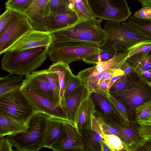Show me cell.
I'll list each match as a JSON object with an SVG mask.
<instances>
[{
  "instance_id": "cell-2",
  "label": "cell",
  "mask_w": 151,
  "mask_h": 151,
  "mask_svg": "<svg viewBox=\"0 0 151 151\" xmlns=\"http://www.w3.org/2000/svg\"><path fill=\"white\" fill-rule=\"evenodd\" d=\"M120 23L108 21L105 23L103 29L106 37L100 44L101 50L124 51L137 43L151 40V38L131 28L125 22Z\"/></svg>"
},
{
  "instance_id": "cell-16",
  "label": "cell",
  "mask_w": 151,
  "mask_h": 151,
  "mask_svg": "<svg viewBox=\"0 0 151 151\" xmlns=\"http://www.w3.org/2000/svg\"><path fill=\"white\" fill-rule=\"evenodd\" d=\"M138 124L137 121L130 122L128 127L116 123L111 124L120 134L122 140L127 145L129 151H137L146 141L139 134L137 129Z\"/></svg>"
},
{
  "instance_id": "cell-22",
  "label": "cell",
  "mask_w": 151,
  "mask_h": 151,
  "mask_svg": "<svg viewBox=\"0 0 151 151\" xmlns=\"http://www.w3.org/2000/svg\"><path fill=\"white\" fill-rule=\"evenodd\" d=\"M48 69L56 72L58 74L60 87V104L65 110L66 102L64 94L65 88L68 83L74 75L68 64L62 63H53Z\"/></svg>"
},
{
  "instance_id": "cell-24",
  "label": "cell",
  "mask_w": 151,
  "mask_h": 151,
  "mask_svg": "<svg viewBox=\"0 0 151 151\" xmlns=\"http://www.w3.org/2000/svg\"><path fill=\"white\" fill-rule=\"evenodd\" d=\"M90 96L99 105L105 115L110 118L113 117L119 125L125 126L119 114L108 98L95 92H92Z\"/></svg>"
},
{
  "instance_id": "cell-28",
  "label": "cell",
  "mask_w": 151,
  "mask_h": 151,
  "mask_svg": "<svg viewBox=\"0 0 151 151\" xmlns=\"http://www.w3.org/2000/svg\"><path fill=\"white\" fill-rule=\"evenodd\" d=\"M69 10L68 0H50L43 11L42 17L44 19L52 14Z\"/></svg>"
},
{
  "instance_id": "cell-48",
  "label": "cell",
  "mask_w": 151,
  "mask_h": 151,
  "mask_svg": "<svg viewBox=\"0 0 151 151\" xmlns=\"http://www.w3.org/2000/svg\"><path fill=\"white\" fill-rule=\"evenodd\" d=\"M139 2L143 7H151V0H137Z\"/></svg>"
},
{
  "instance_id": "cell-42",
  "label": "cell",
  "mask_w": 151,
  "mask_h": 151,
  "mask_svg": "<svg viewBox=\"0 0 151 151\" xmlns=\"http://www.w3.org/2000/svg\"><path fill=\"white\" fill-rule=\"evenodd\" d=\"M129 63L131 65L132 70L137 73L147 83L151 81V72L142 69L136 64Z\"/></svg>"
},
{
  "instance_id": "cell-41",
  "label": "cell",
  "mask_w": 151,
  "mask_h": 151,
  "mask_svg": "<svg viewBox=\"0 0 151 151\" xmlns=\"http://www.w3.org/2000/svg\"><path fill=\"white\" fill-rule=\"evenodd\" d=\"M110 79L104 81L97 84L94 87L93 92L99 93L109 98L110 96L109 86Z\"/></svg>"
},
{
  "instance_id": "cell-37",
  "label": "cell",
  "mask_w": 151,
  "mask_h": 151,
  "mask_svg": "<svg viewBox=\"0 0 151 151\" xmlns=\"http://www.w3.org/2000/svg\"><path fill=\"white\" fill-rule=\"evenodd\" d=\"M128 58L135 55L151 51V40H147L137 43L129 47Z\"/></svg>"
},
{
  "instance_id": "cell-8",
  "label": "cell",
  "mask_w": 151,
  "mask_h": 151,
  "mask_svg": "<svg viewBox=\"0 0 151 151\" xmlns=\"http://www.w3.org/2000/svg\"><path fill=\"white\" fill-rule=\"evenodd\" d=\"M0 112L26 120L36 112L20 89L0 97Z\"/></svg>"
},
{
  "instance_id": "cell-44",
  "label": "cell",
  "mask_w": 151,
  "mask_h": 151,
  "mask_svg": "<svg viewBox=\"0 0 151 151\" xmlns=\"http://www.w3.org/2000/svg\"><path fill=\"white\" fill-rule=\"evenodd\" d=\"M0 16V32L1 31L8 22L11 15V10L8 9Z\"/></svg>"
},
{
  "instance_id": "cell-47",
  "label": "cell",
  "mask_w": 151,
  "mask_h": 151,
  "mask_svg": "<svg viewBox=\"0 0 151 151\" xmlns=\"http://www.w3.org/2000/svg\"><path fill=\"white\" fill-rule=\"evenodd\" d=\"M122 69L124 75H127L133 71L131 65L127 60L124 64Z\"/></svg>"
},
{
  "instance_id": "cell-38",
  "label": "cell",
  "mask_w": 151,
  "mask_h": 151,
  "mask_svg": "<svg viewBox=\"0 0 151 151\" xmlns=\"http://www.w3.org/2000/svg\"><path fill=\"white\" fill-rule=\"evenodd\" d=\"M82 83L78 75H74L68 83L65 88L64 97L65 102L70 94Z\"/></svg>"
},
{
  "instance_id": "cell-23",
  "label": "cell",
  "mask_w": 151,
  "mask_h": 151,
  "mask_svg": "<svg viewBox=\"0 0 151 151\" xmlns=\"http://www.w3.org/2000/svg\"><path fill=\"white\" fill-rule=\"evenodd\" d=\"M89 132L86 142L88 148L92 151H101V146L104 141V134L96 117L94 116L91 130Z\"/></svg>"
},
{
  "instance_id": "cell-31",
  "label": "cell",
  "mask_w": 151,
  "mask_h": 151,
  "mask_svg": "<svg viewBox=\"0 0 151 151\" xmlns=\"http://www.w3.org/2000/svg\"><path fill=\"white\" fill-rule=\"evenodd\" d=\"M134 116L138 123L151 122V99L138 106L135 110Z\"/></svg>"
},
{
  "instance_id": "cell-50",
  "label": "cell",
  "mask_w": 151,
  "mask_h": 151,
  "mask_svg": "<svg viewBox=\"0 0 151 151\" xmlns=\"http://www.w3.org/2000/svg\"><path fill=\"white\" fill-rule=\"evenodd\" d=\"M69 2V7L70 10L73 11L74 0H68Z\"/></svg>"
},
{
  "instance_id": "cell-9",
  "label": "cell",
  "mask_w": 151,
  "mask_h": 151,
  "mask_svg": "<svg viewBox=\"0 0 151 151\" xmlns=\"http://www.w3.org/2000/svg\"><path fill=\"white\" fill-rule=\"evenodd\" d=\"M109 93L125 106L130 122L136 121L134 116L135 109L151 99V87L147 82L140 83L126 90L109 91Z\"/></svg>"
},
{
  "instance_id": "cell-34",
  "label": "cell",
  "mask_w": 151,
  "mask_h": 151,
  "mask_svg": "<svg viewBox=\"0 0 151 151\" xmlns=\"http://www.w3.org/2000/svg\"><path fill=\"white\" fill-rule=\"evenodd\" d=\"M34 0H8L5 3L6 9L24 14Z\"/></svg>"
},
{
  "instance_id": "cell-45",
  "label": "cell",
  "mask_w": 151,
  "mask_h": 151,
  "mask_svg": "<svg viewBox=\"0 0 151 151\" xmlns=\"http://www.w3.org/2000/svg\"><path fill=\"white\" fill-rule=\"evenodd\" d=\"M12 147L11 142L7 137H0V151H12Z\"/></svg>"
},
{
  "instance_id": "cell-29",
  "label": "cell",
  "mask_w": 151,
  "mask_h": 151,
  "mask_svg": "<svg viewBox=\"0 0 151 151\" xmlns=\"http://www.w3.org/2000/svg\"><path fill=\"white\" fill-rule=\"evenodd\" d=\"M73 11L79 21L96 18L91 11L88 0H74Z\"/></svg>"
},
{
  "instance_id": "cell-12",
  "label": "cell",
  "mask_w": 151,
  "mask_h": 151,
  "mask_svg": "<svg viewBox=\"0 0 151 151\" xmlns=\"http://www.w3.org/2000/svg\"><path fill=\"white\" fill-rule=\"evenodd\" d=\"M52 42L50 32L32 30L24 35L6 51H18L35 48L50 47Z\"/></svg>"
},
{
  "instance_id": "cell-10",
  "label": "cell",
  "mask_w": 151,
  "mask_h": 151,
  "mask_svg": "<svg viewBox=\"0 0 151 151\" xmlns=\"http://www.w3.org/2000/svg\"><path fill=\"white\" fill-rule=\"evenodd\" d=\"M50 149L55 151L87 150L80 132L68 120L65 122L60 135Z\"/></svg>"
},
{
  "instance_id": "cell-49",
  "label": "cell",
  "mask_w": 151,
  "mask_h": 151,
  "mask_svg": "<svg viewBox=\"0 0 151 151\" xmlns=\"http://www.w3.org/2000/svg\"><path fill=\"white\" fill-rule=\"evenodd\" d=\"M101 151H112L110 148L106 144L105 141L102 143L101 146Z\"/></svg>"
},
{
  "instance_id": "cell-33",
  "label": "cell",
  "mask_w": 151,
  "mask_h": 151,
  "mask_svg": "<svg viewBox=\"0 0 151 151\" xmlns=\"http://www.w3.org/2000/svg\"><path fill=\"white\" fill-rule=\"evenodd\" d=\"M47 74L54 102L60 104V87L58 74L48 69H47Z\"/></svg>"
},
{
  "instance_id": "cell-52",
  "label": "cell",
  "mask_w": 151,
  "mask_h": 151,
  "mask_svg": "<svg viewBox=\"0 0 151 151\" xmlns=\"http://www.w3.org/2000/svg\"></svg>"
},
{
  "instance_id": "cell-21",
  "label": "cell",
  "mask_w": 151,
  "mask_h": 151,
  "mask_svg": "<svg viewBox=\"0 0 151 151\" xmlns=\"http://www.w3.org/2000/svg\"><path fill=\"white\" fill-rule=\"evenodd\" d=\"M67 119L48 115L44 143V147L50 149L60 135Z\"/></svg>"
},
{
  "instance_id": "cell-40",
  "label": "cell",
  "mask_w": 151,
  "mask_h": 151,
  "mask_svg": "<svg viewBox=\"0 0 151 151\" xmlns=\"http://www.w3.org/2000/svg\"><path fill=\"white\" fill-rule=\"evenodd\" d=\"M138 124L137 129L140 136L146 141L151 139V122Z\"/></svg>"
},
{
  "instance_id": "cell-13",
  "label": "cell",
  "mask_w": 151,
  "mask_h": 151,
  "mask_svg": "<svg viewBox=\"0 0 151 151\" xmlns=\"http://www.w3.org/2000/svg\"><path fill=\"white\" fill-rule=\"evenodd\" d=\"M127 50L117 53L109 60L99 61L94 66L85 69L78 73V76L82 82L88 78L95 76L103 72L109 70L122 69L124 64L128 58Z\"/></svg>"
},
{
  "instance_id": "cell-7",
  "label": "cell",
  "mask_w": 151,
  "mask_h": 151,
  "mask_svg": "<svg viewBox=\"0 0 151 151\" xmlns=\"http://www.w3.org/2000/svg\"><path fill=\"white\" fill-rule=\"evenodd\" d=\"M33 30L27 17L24 14L11 10L10 19L0 32V55L28 32Z\"/></svg>"
},
{
  "instance_id": "cell-17",
  "label": "cell",
  "mask_w": 151,
  "mask_h": 151,
  "mask_svg": "<svg viewBox=\"0 0 151 151\" xmlns=\"http://www.w3.org/2000/svg\"><path fill=\"white\" fill-rule=\"evenodd\" d=\"M44 19L47 31L50 33L70 27L79 21L77 15L71 10L54 14Z\"/></svg>"
},
{
  "instance_id": "cell-35",
  "label": "cell",
  "mask_w": 151,
  "mask_h": 151,
  "mask_svg": "<svg viewBox=\"0 0 151 151\" xmlns=\"http://www.w3.org/2000/svg\"><path fill=\"white\" fill-rule=\"evenodd\" d=\"M117 53V52L114 51L101 50V52L90 56L82 61L88 64L96 65L99 61L104 62L109 60Z\"/></svg>"
},
{
  "instance_id": "cell-14",
  "label": "cell",
  "mask_w": 151,
  "mask_h": 151,
  "mask_svg": "<svg viewBox=\"0 0 151 151\" xmlns=\"http://www.w3.org/2000/svg\"><path fill=\"white\" fill-rule=\"evenodd\" d=\"M23 87L31 89L54 102L47 77V69L34 71L26 76L21 88Z\"/></svg>"
},
{
  "instance_id": "cell-25",
  "label": "cell",
  "mask_w": 151,
  "mask_h": 151,
  "mask_svg": "<svg viewBox=\"0 0 151 151\" xmlns=\"http://www.w3.org/2000/svg\"><path fill=\"white\" fill-rule=\"evenodd\" d=\"M147 82L133 71L124 75L112 85L109 91H120L130 89L141 83Z\"/></svg>"
},
{
  "instance_id": "cell-51",
  "label": "cell",
  "mask_w": 151,
  "mask_h": 151,
  "mask_svg": "<svg viewBox=\"0 0 151 151\" xmlns=\"http://www.w3.org/2000/svg\"><path fill=\"white\" fill-rule=\"evenodd\" d=\"M147 83L149 84V85L151 87V81L148 82Z\"/></svg>"
},
{
  "instance_id": "cell-4",
  "label": "cell",
  "mask_w": 151,
  "mask_h": 151,
  "mask_svg": "<svg viewBox=\"0 0 151 151\" xmlns=\"http://www.w3.org/2000/svg\"><path fill=\"white\" fill-rule=\"evenodd\" d=\"M101 51L99 45L92 42L72 40L52 42L48 56L53 63L60 62L69 65Z\"/></svg>"
},
{
  "instance_id": "cell-6",
  "label": "cell",
  "mask_w": 151,
  "mask_h": 151,
  "mask_svg": "<svg viewBox=\"0 0 151 151\" xmlns=\"http://www.w3.org/2000/svg\"><path fill=\"white\" fill-rule=\"evenodd\" d=\"M96 18L121 23L128 19L132 13L126 0H88Z\"/></svg>"
},
{
  "instance_id": "cell-1",
  "label": "cell",
  "mask_w": 151,
  "mask_h": 151,
  "mask_svg": "<svg viewBox=\"0 0 151 151\" xmlns=\"http://www.w3.org/2000/svg\"><path fill=\"white\" fill-rule=\"evenodd\" d=\"M49 50V47H46L6 51L1 60V68L9 73L27 76L42 64L47 58Z\"/></svg>"
},
{
  "instance_id": "cell-19",
  "label": "cell",
  "mask_w": 151,
  "mask_h": 151,
  "mask_svg": "<svg viewBox=\"0 0 151 151\" xmlns=\"http://www.w3.org/2000/svg\"><path fill=\"white\" fill-rule=\"evenodd\" d=\"M28 120L0 112V137L25 131Z\"/></svg>"
},
{
  "instance_id": "cell-27",
  "label": "cell",
  "mask_w": 151,
  "mask_h": 151,
  "mask_svg": "<svg viewBox=\"0 0 151 151\" xmlns=\"http://www.w3.org/2000/svg\"><path fill=\"white\" fill-rule=\"evenodd\" d=\"M125 22L129 27L151 38V19H143L130 16Z\"/></svg>"
},
{
  "instance_id": "cell-46",
  "label": "cell",
  "mask_w": 151,
  "mask_h": 151,
  "mask_svg": "<svg viewBox=\"0 0 151 151\" xmlns=\"http://www.w3.org/2000/svg\"><path fill=\"white\" fill-rule=\"evenodd\" d=\"M139 151H151V139L147 140L139 149Z\"/></svg>"
},
{
  "instance_id": "cell-3",
  "label": "cell",
  "mask_w": 151,
  "mask_h": 151,
  "mask_svg": "<svg viewBox=\"0 0 151 151\" xmlns=\"http://www.w3.org/2000/svg\"><path fill=\"white\" fill-rule=\"evenodd\" d=\"M48 115L35 113L28 119L25 131L7 136L16 151H38L44 147Z\"/></svg>"
},
{
  "instance_id": "cell-15",
  "label": "cell",
  "mask_w": 151,
  "mask_h": 151,
  "mask_svg": "<svg viewBox=\"0 0 151 151\" xmlns=\"http://www.w3.org/2000/svg\"><path fill=\"white\" fill-rule=\"evenodd\" d=\"M88 96L87 88L83 83L70 94L66 100L65 111L67 118L73 124L77 129L80 107L82 102Z\"/></svg>"
},
{
  "instance_id": "cell-39",
  "label": "cell",
  "mask_w": 151,
  "mask_h": 151,
  "mask_svg": "<svg viewBox=\"0 0 151 151\" xmlns=\"http://www.w3.org/2000/svg\"><path fill=\"white\" fill-rule=\"evenodd\" d=\"M96 118L104 134L115 135L122 139L120 134L114 127L106 123L102 117L98 116Z\"/></svg>"
},
{
  "instance_id": "cell-20",
  "label": "cell",
  "mask_w": 151,
  "mask_h": 151,
  "mask_svg": "<svg viewBox=\"0 0 151 151\" xmlns=\"http://www.w3.org/2000/svg\"><path fill=\"white\" fill-rule=\"evenodd\" d=\"M95 112L93 100L89 95L82 102L78 111L77 128L79 132L83 129L88 131L91 130Z\"/></svg>"
},
{
  "instance_id": "cell-11",
  "label": "cell",
  "mask_w": 151,
  "mask_h": 151,
  "mask_svg": "<svg viewBox=\"0 0 151 151\" xmlns=\"http://www.w3.org/2000/svg\"><path fill=\"white\" fill-rule=\"evenodd\" d=\"M20 90L36 112H41L49 116L67 119L65 110L59 104L28 88L22 87Z\"/></svg>"
},
{
  "instance_id": "cell-26",
  "label": "cell",
  "mask_w": 151,
  "mask_h": 151,
  "mask_svg": "<svg viewBox=\"0 0 151 151\" xmlns=\"http://www.w3.org/2000/svg\"><path fill=\"white\" fill-rule=\"evenodd\" d=\"M24 79L22 76H15L9 73L8 75L0 78V97L20 89Z\"/></svg>"
},
{
  "instance_id": "cell-18",
  "label": "cell",
  "mask_w": 151,
  "mask_h": 151,
  "mask_svg": "<svg viewBox=\"0 0 151 151\" xmlns=\"http://www.w3.org/2000/svg\"><path fill=\"white\" fill-rule=\"evenodd\" d=\"M50 0H34L24 13L28 18L33 30L47 32L45 19L42 17L43 11Z\"/></svg>"
},
{
  "instance_id": "cell-5",
  "label": "cell",
  "mask_w": 151,
  "mask_h": 151,
  "mask_svg": "<svg viewBox=\"0 0 151 151\" xmlns=\"http://www.w3.org/2000/svg\"><path fill=\"white\" fill-rule=\"evenodd\" d=\"M100 19L79 21L68 28L51 33L52 42L77 40L94 42L100 46L105 38Z\"/></svg>"
},
{
  "instance_id": "cell-30",
  "label": "cell",
  "mask_w": 151,
  "mask_h": 151,
  "mask_svg": "<svg viewBox=\"0 0 151 151\" xmlns=\"http://www.w3.org/2000/svg\"><path fill=\"white\" fill-rule=\"evenodd\" d=\"M128 62L136 64L151 72V51L140 53L128 58Z\"/></svg>"
},
{
  "instance_id": "cell-43",
  "label": "cell",
  "mask_w": 151,
  "mask_h": 151,
  "mask_svg": "<svg viewBox=\"0 0 151 151\" xmlns=\"http://www.w3.org/2000/svg\"><path fill=\"white\" fill-rule=\"evenodd\" d=\"M133 16L140 19H151V7H143L135 12Z\"/></svg>"
},
{
  "instance_id": "cell-32",
  "label": "cell",
  "mask_w": 151,
  "mask_h": 151,
  "mask_svg": "<svg viewBox=\"0 0 151 151\" xmlns=\"http://www.w3.org/2000/svg\"><path fill=\"white\" fill-rule=\"evenodd\" d=\"M105 142L112 151H129L127 145L118 136L114 134H104Z\"/></svg>"
},
{
  "instance_id": "cell-36",
  "label": "cell",
  "mask_w": 151,
  "mask_h": 151,
  "mask_svg": "<svg viewBox=\"0 0 151 151\" xmlns=\"http://www.w3.org/2000/svg\"><path fill=\"white\" fill-rule=\"evenodd\" d=\"M108 99L117 110L125 126L129 127L130 122L125 106L119 100L110 94Z\"/></svg>"
}]
</instances>
